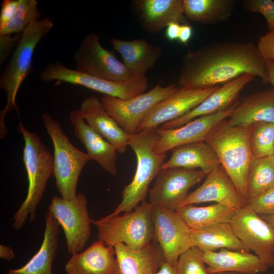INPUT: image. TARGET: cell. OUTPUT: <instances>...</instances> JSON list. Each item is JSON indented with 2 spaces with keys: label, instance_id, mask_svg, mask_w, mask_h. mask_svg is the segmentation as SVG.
Segmentation results:
<instances>
[{
  "label": "cell",
  "instance_id": "obj_1",
  "mask_svg": "<svg viewBox=\"0 0 274 274\" xmlns=\"http://www.w3.org/2000/svg\"><path fill=\"white\" fill-rule=\"evenodd\" d=\"M246 74L269 83L266 60L251 42L214 43L185 54L177 85L206 89L224 85Z\"/></svg>",
  "mask_w": 274,
  "mask_h": 274
},
{
  "label": "cell",
  "instance_id": "obj_2",
  "mask_svg": "<svg viewBox=\"0 0 274 274\" xmlns=\"http://www.w3.org/2000/svg\"><path fill=\"white\" fill-rule=\"evenodd\" d=\"M17 129L24 141L23 159L28 182L26 197L12 219L13 228L19 230L28 219L35 220L37 207L53 173L54 160L37 134L26 129L21 121Z\"/></svg>",
  "mask_w": 274,
  "mask_h": 274
},
{
  "label": "cell",
  "instance_id": "obj_3",
  "mask_svg": "<svg viewBox=\"0 0 274 274\" xmlns=\"http://www.w3.org/2000/svg\"><path fill=\"white\" fill-rule=\"evenodd\" d=\"M53 27L52 20L45 18L29 24L22 32L15 50L0 77V88L5 92L7 102L0 113V138L4 139L8 129L5 117L11 110L19 114L16 97L24 80L30 74L35 50L42 39Z\"/></svg>",
  "mask_w": 274,
  "mask_h": 274
},
{
  "label": "cell",
  "instance_id": "obj_4",
  "mask_svg": "<svg viewBox=\"0 0 274 274\" xmlns=\"http://www.w3.org/2000/svg\"><path fill=\"white\" fill-rule=\"evenodd\" d=\"M251 128L252 125L231 126L226 119L215 126L204 140L246 198L248 172L253 160L250 148Z\"/></svg>",
  "mask_w": 274,
  "mask_h": 274
},
{
  "label": "cell",
  "instance_id": "obj_5",
  "mask_svg": "<svg viewBox=\"0 0 274 274\" xmlns=\"http://www.w3.org/2000/svg\"><path fill=\"white\" fill-rule=\"evenodd\" d=\"M158 127L146 129L130 135L128 146L136 158V167L131 182L122 192V200L111 215H119L134 210L145 199L149 186L165 163L166 154H157L153 151L158 137Z\"/></svg>",
  "mask_w": 274,
  "mask_h": 274
},
{
  "label": "cell",
  "instance_id": "obj_6",
  "mask_svg": "<svg viewBox=\"0 0 274 274\" xmlns=\"http://www.w3.org/2000/svg\"><path fill=\"white\" fill-rule=\"evenodd\" d=\"M153 205L145 199L134 210L123 215L110 214L92 224L97 229L98 240L106 246L122 243L134 249L149 245L154 236L152 211Z\"/></svg>",
  "mask_w": 274,
  "mask_h": 274
},
{
  "label": "cell",
  "instance_id": "obj_7",
  "mask_svg": "<svg viewBox=\"0 0 274 274\" xmlns=\"http://www.w3.org/2000/svg\"><path fill=\"white\" fill-rule=\"evenodd\" d=\"M41 119L53 144V175L56 188L61 197L73 199L77 194L81 173L90 159L86 153L73 146L58 121L48 113H44Z\"/></svg>",
  "mask_w": 274,
  "mask_h": 274
},
{
  "label": "cell",
  "instance_id": "obj_8",
  "mask_svg": "<svg viewBox=\"0 0 274 274\" xmlns=\"http://www.w3.org/2000/svg\"><path fill=\"white\" fill-rule=\"evenodd\" d=\"M45 82L57 81L78 85L104 95L129 98L145 92L148 87L146 76H134L129 80L115 82L96 77L66 67L57 61L47 65L39 75Z\"/></svg>",
  "mask_w": 274,
  "mask_h": 274
},
{
  "label": "cell",
  "instance_id": "obj_9",
  "mask_svg": "<svg viewBox=\"0 0 274 274\" xmlns=\"http://www.w3.org/2000/svg\"><path fill=\"white\" fill-rule=\"evenodd\" d=\"M48 210L63 230L67 252L72 255L82 251L90 238L93 221L86 195L78 193L72 199L54 195Z\"/></svg>",
  "mask_w": 274,
  "mask_h": 274
},
{
  "label": "cell",
  "instance_id": "obj_10",
  "mask_svg": "<svg viewBox=\"0 0 274 274\" xmlns=\"http://www.w3.org/2000/svg\"><path fill=\"white\" fill-rule=\"evenodd\" d=\"M180 89L177 83L162 86L159 83L149 91L121 99L102 94L99 98L109 114L129 135L136 133L148 112L160 101Z\"/></svg>",
  "mask_w": 274,
  "mask_h": 274
},
{
  "label": "cell",
  "instance_id": "obj_11",
  "mask_svg": "<svg viewBox=\"0 0 274 274\" xmlns=\"http://www.w3.org/2000/svg\"><path fill=\"white\" fill-rule=\"evenodd\" d=\"M75 70L105 80L123 82L133 77L114 52L105 48L95 33L86 35L74 54Z\"/></svg>",
  "mask_w": 274,
  "mask_h": 274
},
{
  "label": "cell",
  "instance_id": "obj_12",
  "mask_svg": "<svg viewBox=\"0 0 274 274\" xmlns=\"http://www.w3.org/2000/svg\"><path fill=\"white\" fill-rule=\"evenodd\" d=\"M230 223L246 248L273 267L274 227L249 205L236 209Z\"/></svg>",
  "mask_w": 274,
  "mask_h": 274
},
{
  "label": "cell",
  "instance_id": "obj_13",
  "mask_svg": "<svg viewBox=\"0 0 274 274\" xmlns=\"http://www.w3.org/2000/svg\"><path fill=\"white\" fill-rule=\"evenodd\" d=\"M208 172L201 169L172 167L161 169L149 190V201L176 210L188 195V191L206 178Z\"/></svg>",
  "mask_w": 274,
  "mask_h": 274
},
{
  "label": "cell",
  "instance_id": "obj_14",
  "mask_svg": "<svg viewBox=\"0 0 274 274\" xmlns=\"http://www.w3.org/2000/svg\"><path fill=\"white\" fill-rule=\"evenodd\" d=\"M153 240L160 246L165 261L176 265L180 256L193 246L192 229L175 210L153 206Z\"/></svg>",
  "mask_w": 274,
  "mask_h": 274
},
{
  "label": "cell",
  "instance_id": "obj_15",
  "mask_svg": "<svg viewBox=\"0 0 274 274\" xmlns=\"http://www.w3.org/2000/svg\"><path fill=\"white\" fill-rule=\"evenodd\" d=\"M237 100L229 108L215 113L197 117L185 124L175 128L162 129L158 127V137L153 151L157 154L166 152L177 147L204 141L207 136L218 123L227 119L238 105Z\"/></svg>",
  "mask_w": 274,
  "mask_h": 274
},
{
  "label": "cell",
  "instance_id": "obj_16",
  "mask_svg": "<svg viewBox=\"0 0 274 274\" xmlns=\"http://www.w3.org/2000/svg\"><path fill=\"white\" fill-rule=\"evenodd\" d=\"M220 86L206 89L180 88L152 109L140 124L137 132L157 128L160 125L186 114Z\"/></svg>",
  "mask_w": 274,
  "mask_h": 274
},
{
  "label": "cell",
  "instance_id": "obj_17",
  "mask_svg": "<svg viewBox=\"0 0 274 274\" xmlns=\"http://www.w3.org/2000/svg\"><path fill=\"white\" fill-rule=\"evenodd\" d=\"M210 201L234 209L248 205V200L238 191L221 164L207 173L203 183L189 193L181 206Z\"/></svg>",
  "mask_w": 274,
  "mask_h": 274
},
{
  "label": "cell",
  "instance_id": "obj_18",
  "mask_svg": "<svg viewBox=\"0 0 274 274\" xmlns=\"http://www.w3.org/2000/svg\"><path fill=\"white\" fill-rule=\"evenodd\" d=\"M255 77L252 74H246L220 86L194 109L176 119L164 123L160 128H177L197 117L229 108L237 101L241 91Z\"/></svg>",
  "mask_w": 274,
  "mask_h": 274
},
{
  "label": "cell",
  "instance_id": "obj_19",
  "mask_svg": "<svg viewBox=\"0 0 274 274\" xmlns=\"http://www.w3.org/2000/svg\"><path fill=\"white\" fill-rule=\"evenodd\" d=\"M70 121L90 160L97 162L109 174L116 175L118 152L116 148L87 123L79 110L70 113Z\"/></svg>",
  "mask_w": 274,
  "mask_h": 274
},
{
  "label": "cell",
  "instance_id": "obj_20",
  "mask_svg": "<svg viewBox=\"0 0 274 274\" xmlns=\"http://www.w3.org/2000/svg\"><path fill=\"white\" fill-rule=\"evenodd\" d=\"M131 7L142 28L151 33L179 23L184 15L183 0H133Z\"/></svg>",
  "mask_w": 274,
  "mask_h": 274
},
{
  "label": "cell",
  "instance_id": "obj_21",
  "mask_svg": "<svg viewBox=\"0 0 274 274\" xmlns=\"http://www.w3.org/2000/svg\"><path fill=\"white\" fill-rule=\"evenodd\" d=\"M113 274H153L165 261L163 253L154 241L146 247L130 248L122 243L116 245Z\"/></svg>",
  "mask_w": 274,
  "mask_h": 274
},
{
  "label": "cell",
  "instance_id": "obj_22",
  "mask_svg": "<svg viewBox=\"0 0 274 274\" xmlns=\"http://www.w3.org/2000/svg\"><path fill=\"white\" fill-rule=\"evenodd\" d=\"M79 111L87 123L113 145L118 153L125 152L130 135L109 114L99 98L94 96L85 98Z\"/></svg>",
  "mask_w": 274,
  "mask_h": 274
},
{
  "label": "cell",
  "instance_id": "obj_23",
  "mask_svg": "<svg viewBox=\"0 0 274 274\" xmlns=\"http://www.w3.org/2000/svg\"><path fill=\"white\" fill-rule=\"evenodd\" d=\"M109 42L122 56L126 68L135 76H145L162 54L161 46L152 45L145 39L126 41L112 38Z\"/></svg>",
  "mask_w": 274,
  "mask_h": 274
},
{
  "label": "cell",
  "instance_id": "obj_24",
  "mask_svg": "<svg viewBox=\"0 0 274 274\" xmlns=\"http://www.w3.org/2000/svg\"><path fill=\"white\" fill-rule=\"evenodd\" d=\"M114 247L98 240L86 249L72 255L65 265L66 274H113Z\"/></svg>",
  "mask_w": 274,
  "mask_h": 274
},
{
  "label": "cell",
  "instance_id": "obj_25",
  "mask_svg": "<svg viewBox=\"0 0 274 274\" xmlns=\"http://www.w3.org/2000/svg\"><path fill=\"white\" fill-rule=\"evenodd\" d=\"M203 259L213 274L232 271L245 274L263 273L269 267L255 254L249 252L220 249L219 251H204Z\"/></svg>",
  "mask_w": 274,
  "mask_h": 274
},
{
  "label": "cell",
  "instance_id": "obj_26",
  "mask_svg": "<svg viewBox=\"0 0 274 274\" xmlns=\"http://www.w3.org/2000/svg\"><path fill=\"white\" fill-rule=\"evenodd\" d=\"M231 126L250 125L258 122L274 124V89L257 91L239 101L227 118Z\"/></svg>",
  "mask_w": 274,
  "mask_h": 274
},
{
  "label": "cell",
  "instance_id": "obj_27",
  "mask_svg": "<svg viewBox=\"0 0 274 274\" xmlns=\"http://www.w3.org/2000/svg\"><path fill=\"white\" fill-rule=\"evenodd\" d=\"M45 228L40 249L22 267L11 268L5 274H53L52 264L59 247V225L47 210Z\"/></svg>",
  "mask_w": 274,
  "mask_h": 274
},
{
  "label": "cell",
  "instance_id": "obj_28",
  "mask_svg": "<svg viewBox=\"0 0 274 274\" xmlns=\"http://www.w3.org/2000/svg\"><path fill=\"white\" fill-rule=\"evenodd\" d=\"M220 164L213 149L204 141L182 145L172 150V155L161 169L182 167L209 172Z\"/></svg>",
  "mask_w": 274,
  "mask_h": 274
},
{
  "label": "cell",
  "instance_id": "obj_29",
  "mask_svg": "<svg viewBox=\"0 0 274 274\" xmlns=\"http://www.w3.org/2000/svg\"><path fill=\"white\" fill-rule=\"evenodd\" d=\"M193 246L202 252L216 251L217 249L249 252L235 234L230 223L212 225L191 231Z\"/></svg>",
  "mask_w": 274,
  "mask_h": 274
},
{
  "label": "cell",
  "instance_id": "obj_30",
  "mask_svg": "<svg viewBox=\"0 0 274 274\" xmlns=\"http://www.w3.org/2000/svg\"><path fill=\"white\" fill-rule=\"evenodd\" d=\"M236 210L216 203L206 207L186 204L175 211L191 229L195 230L216 224L230 223Z\"/></svg>",
  "mask_w": 274,
  "mask_h": 274
},
{
  "label": "cell",
  "instance_id": "obj_31",
  "mask_svg": "<svg viewBox=\"0 0 274 274\" xmlns=\"http://www.w3.org/2000/svg\"><path fill=\"white\" fill-rule=\"evenodd\" d=\"M184 14L190 20L213 24L226 20L234 11V0H183Z\"/></svg>",
  "mask_w": 274,
  "mask_h": 274
},
{
  "label": "cell",
  "instance_id": "obj_32",
  "mask_svg": "<svg viewBox=\"0 0 274 274\" xmlns=\"http://www.w3.org/2000/svg\"><path fill=\"white\" fill-rule=\"evenodd\" d=\"M274 186V154L253 159L246 184V198H255Z\"/></svg>",
  "mask_w": 274,
  "mask_h": 274
},
{
  "label": "cell",
  "instance_id": "obj_33",
  "mask_svg": "<svg viewBox=\"0 0 274 274\" xmlns=\"http://www.w3.org/2000/svg\"><path fill=\"white\" fill-rule=\"evenodd\" d=\"M250 148L253 159L274 154V124L258 122L252 125Z\"/></svg>",
  "mask_w": 274,
  "mask_h": 274
},
{
  "label": "cell",
  "instance_id": "obj_34",
  "mask_svg": "<svg viewBox=\"0 0 274 274\" xmlns=\"http://www.w3.org/2000/svg\"><path fill=\"white\" fill-rule=\"evenodd\" d=\"M36 0H20L13 18L0 29V35H12L22 32L31 23L41 20V14Z\"/></svg>",
  "mask_w": 274,
  "mask_h": 274
},
{
  "label": "cell",
  "instance_id": "obj_35",
  "mask_svg": "<svg viewBox=\"0 0 274 274\" xmlns=\"http://www.w3.org/2000/svg\"><path fill=\"white\" fill-rule=\"evenodd\" d=\"M202 254L196 246L182 253L176 264L177 274H213L206 266Z\"/></svg>",
  "mask_w": 274,
  "mask_h": 274
},
{
  "label": "cell",
  "instance_id": "obj_36",
  "mask_svg": "<svg viewBox=\"0 0 274 274\" xmlns=\"http://www.w3.org/2000/svg\"><path fill=\"white\" fill-rule=\"evenodd\" d=\"M244 8L250 13H259L265 18L269 31L274 30V1L245 0Z\"/></svg>",
  "mask_w": 274,
  "mask_h": 274
},
{
  "label": "cell",
  "instance_id": "obj_37",
  "mask_svg": "<svg viewBox=\"0 0 274 274\" xmlns=\"http://www.w3.org/2000/svg\"><path fill=\"white\" fill-rule=\"evenodd\" d=\"M248 205L259 215H274V186L261 195L248 200Z\"/></svg>",
  "mask_w": 274,
  "mask_h": 274
},
{
  "label": "cell",
  "instance_id": "obj_38",
  "mask_svg": "<svg viewBox=\"0 0 274 274\" xmlns=\"http://www.w3.org/2000/svg\"><path fill=\"white\" fill-rule=\"evenodd\" d=\"M257 47L265 60L271 61L274 63V30L261 36Z\"/></svg>",
  "mask_w": 274,
  "mask_h": 274
},
{
  "label": "cell",
  "instance_id": "obj_39",
  "mask_svg": "<svg viewBox=\"0 0 274 274\" xmlns=\"http://www.w3.org/2000/svg\"><path fill=\"white\" fill-rule=\"evenodd\" d=\"M20 0H4L1 4L0 29L4 28L15 14Z\"/></svg>",
  "mask_w": 274,
  "mask_h": 274
},
{
  "label": "cell",
  "instance_id": "obj_40",
  "mask_svg": "<svg viewBox=\"0 0 274 274\" xmlns=\"http://www.w3.org/2000/svg\"><path fill=\"white\" fill-rule=\"evenodd\" d=\"M21 33L15 34L12 37V35H0V64L4 63L15 44L18 42Z\"/></svg>",
  "mask_w": 274,
  "mask_h": 274
},
{
  "label": "cell",
  "instance_id": "obj_41",
  "mask_svg": "<svg viewBox=\"0 0 274 274\" xmlns=\"http://www.w3.org/2000/svg\"><path fill=\"white\" fill-rule=\"evenodd\" d=\"M181 25L179 22L169 23L165 29V37L169 41L178 40Z\"/></svg>",
  "mask_w": 274,
  "mask_h": 274
},
{
  "label": "cell",
  "instance_id": "obj_42",
  "mask_svg": "<svg viewBox=\"0 0 274 274\" xmlns=\"http://www.w3.org/2000/svg\"><path fill=\"white\" fill-rule=\"evenodd\" d=\"M193 34V28L188 24L181 25L178 40L184 44H186L191 39Z\"/></svg>",
  "mask_w": 274,
  "mask_h": 274
},
{
  "label": "cell",
  "instance_id": "obj_43",
  "mask_svg": "<svg viewBox=\"0 0 274 274\" xmlns=\"http://www.w3.org/2000/svg\"><path fill=\"white\" fill-rule=\"evenodd\" d=\"M15 257L13 249L4 245H0V257L8 261H12Z\"/></svg>",
  "mask_w": 274,
  "mask_h": 274
},
{
  "label": "cell",
  "instance_id": "obj_44",
  "mask_svg": "<svg viewBox=\"0 0 274 274\" xmlns=\"http://www.w3.org/2000/svg\"><path fill=\"white\" fill-rule=\"evenodd\" d=\"M153 274H177L176 265L164 261L159 269Z\"/></svg>",
  "mask_w": 274,
  "mask_h": 274
},
{
  "label": "cell",
  "instance_id": "obj_45",
  "mask_svg": "<svg viewBox=\"0 0 274 274\" xmlns=\"http://www.w3.org/2000/svg\"><path fill=\"white\" fill-rule=\"evenodd\" d=\"M266 63L269 76V83L272 85L274 89V63L270 60H266Z\"/></svg>",
  "mask_w": 274,
  "mask_h": 274
},
{
  "label": "cell",
  "instance_id": "obj_46",
  "mask_svg": "<svg viewBox=\"0 0 274 274\" xmlns=\"http://www.w3.org/2000/svg\"><path fill=\"white\" fill-rule=\"evenodd\" d=\"M260 216L274 227V215H260Z\"/></svg>",
  "mask_w": 274,
  "mask_h": 274
},
{
  "label": "cell",
  "instance_id": "obj_47",
  "mask_svg": "<svg viewBox=\"0 0 274 274\" xmlns=\"http://www.w3.org/2000/svg\"><path fill=\"white\" fill-rule=\"evenodd\" d=\"M215 274H245V273L237 272L225 271V272H218Z\"/></svg>",
  "mask_w": 274,
  "mask_h": 274
}]
</instances>
